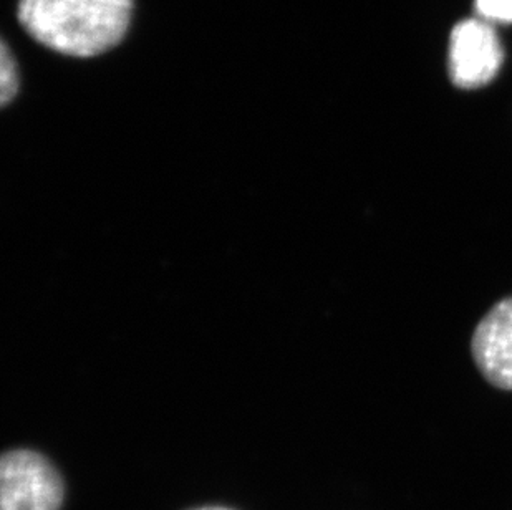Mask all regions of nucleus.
<instances>
[{
    "label": "nucleus",
    "instance_id": "obj_1",
    "mask_svg": "<svg viewBox=\"0 0 512 510\" xmlns=\"http://www.w3.org/2000/svg\"><path fill=\"white\" fill-rule=\"evenodd\" d=\"M133 0H19L17 20L47 49L67 57H97L125 39Z\"/></svg>",
    "mask_w": 512,
    "mask_h": 510
},
{
    "label": "nucleus",
    "instance_id": "obj_2",
    "mask_svg": "<svg viewBox=\"0 0 512 510\" xmlns=\"http://www.w3.org/2000/svg\"><path fill=\"white\" fill-rule=\"evenodd\" d=\"M65 496L54 464L30 449L0 459V510H60Z\"/></svg>",
    "mask_w": 512,
    "mask_h": 510
},
{
    "label": "nucleus",
    "instance_id": "obj_3",
    "mask_svg": "<svg viewBox=\"0 0 512 510\" xmlns=\"http://www.w3.org/2000/svg\"><path fill=\"white\" fill-rule=\"evenodd\" d=\"M498 35L483 19L463 20L451 32L450 77L464 90L484 87L503 65Z\"/></svg>",
    "mask_w": 512,
    "mask_h": 510
},
{
    "label": "nucleus",
    "instance_id": "obj_4",
    "mask_svg": "<svg viewBox=\"0 0 512 510\" xmlns=\"http://www.w3.org/2000/svg\"><path fill=\"white\" fill-rule=\"evenodd\" d=\"M471 350L491 385L512 390V297L494 305L479 322Z\"/></svg>",
    "mask_w": 512,
    "mask_h": 510
},
{
    "label": "nucleus",
    "instance_id": "obj_5",
    "mask_svg": "<svg viewBox=\"0 0 512 510\" xmlns=\"http://www.w3.org/2000/svg\"><path fill=\"white\" fill-rule=\"evenodd\" d=\"M19 92V73L14 55L5 40L0 44V103L9 105Z\"/></svg>",
    "mask_w": 512,
    "mask_h": 510
},
{
    "label": "nucleus",
    "instance_id": "obj_6",
    "mask_svg": "<svg viewBox=\"0 0 512 510\" xmlns=\"http://www.w3.org/2000/svg\"><path fill=\"white\" fill-rule=\"evenodd\" d=\"M476 12L486 22L511 24L512 0H476Z\"/></svg>",
    "mask_w": 512,
    "mask_h": 510
},
{
    "label": "nucleus",
    "instance_id": "obj_7",
    "mask_svg": "<svg viewBox=\"0 0 512 510\" xmlns=\"http://www.w3.org/2000/svg\"><path fill=\"white\" fill-rule=\"evenodd\" d=\"M191 510H234L229 509V507H221V506H206V507H196V509Z\"/></svg>",
    "mask_w": 512,
    "mask_h": 510
}]
</instances>
